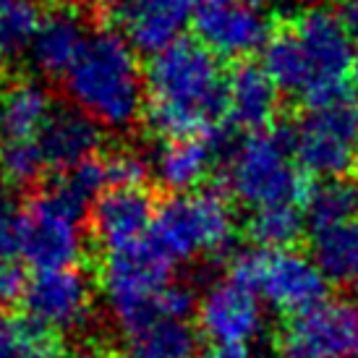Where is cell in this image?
Returning <instances> with one entry per match:
<instances>
[{
    "mask_svg": "<svg viewBox=\"0 0 358 358\" xmlns=\"http://www.w3.org/2000/svg\"><path fill=\"white\" fill-rule=\"evenodd\" d=\"M144 118L168 139L201 136L228 108V73L220 58L194 40L157 52L144 71Z\"/></svg>",
    "mask_w": 358,
    "mask_h": 358,
    "instance_id": "obj_1",
    "label": "cell"
},
{
    "mask_svg": "<svg viewBox=\"0 0 358 358\" xmlns=\"http://www.w3.org/2000/svg\"><path fill=\"white\" fill-rule=\"evenodd\" d=\"M63 81L73 108L100 129L126 131L144 115V69L136 50L118 31H90L84 50Z\"/></svg>",
    "mask_w": 358,
    "mask_h": 358,
    "instance_id": "obj_2",
    "label": "cell"
},
{
    "mask_svg": "<svg viewBox=\"0 0 358 358\" xmlns=\"http://www.w3.org/2000/svg\"><path fill=\"white\" fill-rule=\"evenodd\" d=\"M225 183L233 199L251 209L301 204L308 196L306 173L296 159L290 131L272 126L251 131L233 147Z\"/></svg>",
    "mask_w": 358,
    "mask_h": 358,
    "instance_id": "obj_3",
    "label": "cell"
},
{
    "mask_svg": "<svg viewBox=\"0 0 358 358\" xmlns=\"http://www.w3.org/2000/svg\"><path fill=\"white\" fill-rule=\"evenodd\" d=\"M299 58V94L308 108L348 97L345 84L353 66V34L348 31L343 13L327 6L306 8L288 27Z\"/></svg>",
    "mask_w": 358,
    "mask_h": 358,
    "instance_id": "obj_4",
    "label": "cell"
},
{
    "mask_svg": "<svg viewBox=\"0 0 358 358\" xmlns=\"http://www.w3.org/2000/svg\"><path fill=\"white\" fill-rule=\"evenodd\" d=\"M236 238V215L220 191H191L155 212L150 246L176 267L178 262L222 254Z\"/></svg>",
    "mask_w": 358,
    "mask_h": 358,
    "instance_id": "obj_5",
    "label": "cell"
},
{
    "mask_svg": "<svg viewBox=\"0 0 358 358\" xmlns=\"http://www.w3.org/2000/svg\"><path fill=\"white\" fill-rule=\"evenodd\" d=\"M173 282V264L150 241L129 251L110 254L102 267V293L110 317L126 335L162 317V296Z\"/></svg>",
    "mask_w": 358,
    "mask_h": 358,
    "instance_id": "obj_6",
    "label": "cell"
},
{
    "mask_svg": "<svg viewBox=\"0 0 358 358\" xmlns=\"http://www.w3.org/2000/svg\"><path fill=\"white\" fill-rule=\"evenodd\" d=\"M230 275L243 280L262 303L296 319L327 301V280L308 254L296 249H257L241 254Z\"/></svg>",
    "mask_w": 358,
    "mask_h": 358,
    "instance_id": "obj_7",
    "label": "cell"
},
{
    "mask_svg": "<svg viewBox=\"0 0 358 358\" xmlns=\"http://www.w3.org/2000/svg\"><path fill=\"white\" fill-rule=\"evenodd\" d=\"M84 215L87 207L60 186L31 196L21 209L19 254L24 262L37 272L76 267L84 254Z\"/></svg>",
    "mask_w": 358,
    "mask_h": 358,
    "instance_id": "obj_8",
    "label": "cell"
},
{
    "mask_svg": "<svg viewBox=\"0 0 358 358\" xmlns=\"http://www.w3.org/2000/svg\"><path fill=\"white\" fill-rule=\"evenodd\" d=\"M290 136L303 173L324 180L343 178L358 165V105L343 97L308 108Z\"/></svg>",
    "mask_w": 358,
    "mask_h": 358,
    "instance_id": "obj_9",
    "label": "cell"
},
{
    "mask_svg": "<svg viewBox=\"0 0 358 358\" xmlns=\"http://www.w3.org/2000/svg\"><path fill=\"white\" fill-rule=\"evenodd\" d=\"M199 45L215 58L243 60L264 50L272 29V13L262 0H212L199 3L194 16Z\"/></svg>",
    "mask_w": 358,
    "mask_h": 358,
    "instance_id": "obj_10",
    "label": "cell"
},
{
    "mask_svg": "<svg viewBox=\"0 0 358 358\" xmlns=\"http://www.w3.org/2000/svg\"><path fill=\"white\" fill-rule=\"evenodd\" d=\"M24 311L55 335L81 329L92 317L94 290L90 278L76 267L34 272L24 288Z\"/></svg>",
    "mask_w": 358,
    "mask_h": 358,
    "instance_id": "obj_11",
    "label": "cell"
},
{
    "mask_svg": "<svg viewBox=\"0 0 358 358\" xmlns=\"http://www.w3.org/2000/svg\"><path fill=\"white\" fill-rule=\"evenodd\" d=\"M201 335L217 345H249L264 329V303L236 275L212 282L196 303Z\"/></svg>",
    "mask_w": 358,
    "mask_h": 358,
    "instance_id": "obj_12",
    "label": "cell"
},
{
    "mask_svg": "<svg viewBox=\"0 0 358 358\" xmlns=\"http://www.w3.org/2000/svg\"><path fill=\"white\" fill-rule=\"evenodd\" d=\"M155 212V201L144 186H113L92 204V236L108 257L129 251L150 238Z\"/></svg>",
    "mask_w": 358,
    "mask_h": 358,
    "instance_id": "obj_13",
    "label": "cell"
},
{
    "mask_svg": "<svg viewBox=\"0 0 358 358\" xmlns=\"http://www.w3.org/2000/svg\"><path fill=\"white\" fill-rule=\"evenodd\" d=\"M280 343L319 358H358V303L345 299L322 301L317 308L293 319Z\"/></svg>",
    "mask_w": 358,
    "mask_h": 358,
    "instance_id": "obj_14",
    "label": "cell"
},
{
    "mask_svg": "<svg viewBox=\"0 0 358 358\" xmlns=\"http://www.w3.org/2000/svg\"><path fill=\"white\" fill-rule=\"evenodd\" d=\"M194 13V0H123L120 24L134 50L157 55L183 40Z\"/></svg>",
    "mask_w": 358,
    "mask_h": 358,
    "instance_id": "obj_15",
    "label": "cell"
},
{
    "mask_svg": "<svg viewBox=\"0 0 358 358\" xmlns=\"http://www.w3.org/2000/svg\"><path fill=\"white\" fill-rule=\"evenodd\" d=\"M45 165L58 173L79 168L97 157L102 144V129L76 108L52 110L50 120L37 136Z\"/></svg>",
    "mask_w": 358,
    "mask_h": 358,
    "instance_id": "obj_16",
    "label": "cell"
},
{
    "mask_svg": "<svg viewBox=\"0 0 358 358\" xmlns=\"http://www.w3.org/2000/svg\"><path fill=\"white\" fill-rule=\"evenodd\" d=\"M87 40H90L87 24L73 8L60 6V8L45 10L37 37L31 42V63L50 79H66V73L81 55Z\"/></svg>",
    "mask_w": 358,
    "mask_h": 358,
    "instance_id": "obj_17",
    "label": "cell"
},
{
    "mask_svg": "<svg viewBox=\"0 0 358 358\" xmlns=\"http://www.w3.org/2000/svg\"><path fill=\"white\" fill-rule=\"evenodd\" d=\"M217 141L209 134L186 136V139H168L152 159V176L162 189L176 194H191L201 180L209 176L217 159Z\"/></svg>",
    "mask_w": 358,
    "mask_h": 358,
    "instance_id": "obj_18",
    "label": "cell"
},
{
    "mask_svg": "<svg viewBox=\"0 0 358 358\" xmlns=\"http://www.w3.org/2000/svg\"><path fill=\"white\" fill-rule=\"evenodd\" d=\"M280 105V90L257 63H241L228 73V108L225 113L241 129H269Z\"/></svg>",
    "mask_w": 358,
    "mask_h": 358,
    "instance_id": "obj_19",
    "label": "cell"
},
{
    "mask_svg": "<svg viewBox=\"0 0 358 358\" xmlns=\"http://www.w3.org/2000/svg\"><path fill=\"white\" fill-rule=\"evenodd\" d=\"M308 257L314 259L322 278L340 288L358 285V215L327 225L308 228Z\"/></svg>",
    "mask_w": 358,
    "mask_h": 358,
    "instance_id": "obj_20",
    "label": "cell"
},
{
    "mask_svg": "<svg viewBox=\"0 0 358 358\" xmlns=\"http://www.w3.org/2000/svg\"><path fill=\"white\" fill-rule=\"evenodd\" d=\"M123 338V358H196L199 340L189 322L155 319Z\"/></svg>",
    "mask_w": 358,
    "mask_h": 358,
    "instance_id": "obj_21",
    "label": "cell"
},
{
    "mask_svg": "<svg viewBox=\"0 0 358 358\" xmlns=\"http://www.w3.org/2000/svg\"><path fill=\"white\" fill-rule=\"evenodd\" d=\"M52 115V100L37 81H13L3 90L6 139H37Z\"/></svg>",
    "mask_w": 358,
    "mask_h": 358,
    "instance_id": "obj_22",
    "label": "cell"
},
{
    "mask_svg": "<svg viewBox=\"0 0 358 358\" xmlns=\"http://www.w3.org/2000/svg\"><path fill=\"white\" fill-rule=\"evenodd\" d=\"M60 340L27 314L0 311V358H58Z\"/></svg>",
    "mask_w": 358,
    "mask_h": 358,
    "instance_id": "obj_23",
    "label": "cell"
},
{
    "mask_svg": "<svg viewBox=\"0 0 358 358\" xmlns=\"http://www.w3.org/2000/svg\"><path fill=\"white\" fill-rule=\"evenodd\" d=\"M306 228V212L301 204H272L251 209L249 236L259 249H293Z\"/></svg>",
    "mask_w": 358,
    "mask_h": 358,
    "instance_id": "obj_24",
    "label": "cell"
},
{
    "mask_svg": "<svg viewBox=\"0 0 358 358\" xmlns=\"http://www.w3.org/2000/svg\"><path fill=\"white\" fill-rule=\"evenodd\" d=\"M42 13L37 0H8L0 8V63H13L31 50Z\"/></svg>",
    "mask_w": 358,
    "mask_h": 358,
    "instance_id": "obj_25",
    "label": "cell"
},
{
    "mask_svg": "<svg viewBox=\"0 0 358 358\" xmlns=\"http://www.w3.org/2000/svg\"><path fill=\"white\" fill-rule=\"evenodd\" d=\"M358 215V186L345 180H322L308 189L306 196V222L308 228L348 220Z\"/></svg>",
    "mask_w": 358,
    "mask_h": 358,
    "instance_id": "obj_26",
    "label": "cell"
},
{
    "mask_svg": "<svg viewBox=\"0 0 358 358\" xmlns=\"http://www.w3.org/2000/svg\"><path fill=\"white\" fill-rule=\"evenodd\" d=\"M45 157L37 139H6L0 144V180L13 189H27L42 176Z\"/></svg>",
    "mask_w": 358,
    "mask_h": 358,
    "instance_id": "obj_27",
    "label": "cell"
},
{
    "mask_svg": "<svg viewBox=\"0 0 358 358\" xmlns=\"http://www.w3.org/2000/svg\"><path fill=\"white\" fill-rule=\"evenodd\" d=\"M58 186L66 191V194H71L76 201H81L84 207H90V201L94 204V199L110 189L105 159L94 157V159H90V162L79 165V168L63 173V178L58 180Z\"/></svg>",
    "mask_w": 358,
    "mask_h": 358,
    "instance_id": "obj_28",
    "label": "cell"
},
{
    "mask_svg": "<svg viewBox=\"0 0 358 358\" xmlns=\"http://www.w3.org/2000/svg\"><path fill=\"white\" fill-rule=\"evenodd\" d=\"M105 168H108V180L110 189L113 186H126V189H134V186H141L147 173H150V162L136 155V152H115L105 157Z\"/></svg>",
    "mask_w": 358,
    "mask_h": 358,
    "instance_id": "obj_29",
    "label": "cell"
},
{
    "mask_svg": "<svg viewBox=\"0 0 358 358\" xmlns=\"http://www.w3.org/2000/svg\"><path fill=\"white\" fill-rule=\"evenodd\" d=\"M21 246V209L8 199L0 196V257L13 259Z\"/></svg>",
    "mask_w": 358,
    "mask_h": 358,
    "instance_id": "obj_30",
    "label": "cell"
},
{
    "mask_svg": "<svg viewBox=\"0 0 358 358\" xmlns=\"http://www.w3.org/2000/svg\"><path fill=\"white\" fill-rule=\"evenodd\" d=\"M27 288V278H24V269L13 262V259L0 257V308L8 306L10 301H16L24 296Z\"/></svg>",
    "mask_w": 358,
    "mask_h": 358,
    "instance_id": "obj_31",
    "label": "cell"
},
{
    "mask_svg": "<svg viewBox=\"0 0 358 358\" xmlns=\"http://www.w3.org/2000/svg\"><path fill=\"white\" fill-rule=\"evenodd\" d=\"M199 358H254L249 345H217L212 343Z\"/></svg>",
    "mask_w": 358,
    "mask_h": 358,
    "instance_id": "obj_32",
    "label": "cell"
},
{
    "mask_svg": "<svg viewBox=\"0 0 358 358\" xmlns=\"http://www.w3.org/2000/svg\"><path fill=\"white\" fill-rule=\"evenodd\" d=\"M343 21H345V27L353 37H358V0H350L345 10H343Z\"/></svg>",
    "mask_w": 358,
    "mask_h": 358,
    "instance_id": "obj_33",
    "label": "cell"
},
{
    "mask_svg": "<svg viewBox=\"0 0 358 358\" xmlns=\"http://www.w3.org/2000/svg\"><path fill=\"white\" fill-rule=\"evenodd\" d=\"M280 358H319L314 353H308L303 348H296V345H288V343H280Z\"/></svg>",
    "mask_w": 358,
    "mask_h": 358,
    "instance_id": "obj_34",
    "label": "cell"
},
{
    "mask_svg": "<svg viewBox=\"0 0 358 358\" xmlns=\"http://www.w3.org/2000/svg\"><path fill=\"white\" fill-rule=\"evenodd\" d=\"M350 79H353L358 84V50H356V55H353V66H350Z\"/></svg>",
    "mask_w": 358,
    "mask_h": 358,
    "instance_id": "obj_35",
    "label": "cell"
},
{
    "mask_svg": "<svg viewBox=\"0 0 358 358\" xmlns=\"http://www.w3.org/2000/svg\"><path fill=\"white\" fill-rule=\"evenodd\" d=\"M6 136V131H3V92H0V139Z\"/></svg>",
    "mask_w": 358,
    "mask_h": 358,
    "instance_id": "obj_36",
    "label": "cell"
},
{
    "mask_svg": "<svg viewBox=\"0 0 358 358\" xmlns=\"http://www.w3.org/2000/svg\"><path fill=\"white\" fill-rule=\"evenodd\" d=\"M6 3H8V0H0V8H3V6H6Z\"/></svg>",
    "mask_w": 358,
    "mask_h": 358,
    "instance_id": "obj_37",
    "label": "cell"
},
{
    "mask_svg": "<svg viewBox=\"0 0 358 358\" xmlns=\"http://www.w3.org/2000/svg\"><path fill=\"white\" fill-rule=\"evenodd\" d=\"M201 3H212V0H201Z\"/></svg>",
    "mask_w": 358,
    "mask_h": 358,
    "instance_id": "obj_38",
    "label": "cell"
},
{
    "mask_svg": "<svg viewBox=\"0 0 358 358\" xmlns=\"http://www.w3.org/2000/svg\"><path fill=\"white\" fill-rule=\"evenodd\" d=\"M356 186H358V183H356Z\"/></svg>",
    "mask_w": 358,
    "mask_h": 358,
    "instance_id": "obj_39",
    "label": "cell"
}]
</instances>
